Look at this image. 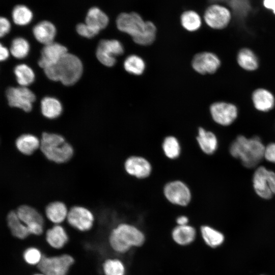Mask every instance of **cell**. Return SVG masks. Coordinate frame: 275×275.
Segmentation results:
<instances>
[{"label":"cell","instance_id":"cell-1","mask_svg":"<svg viewBox=\"0 0 275 275\" xmlns=\"http://www.w3.org/2000/svg\"><path fill=\"white\" fill-rule=\"evenodd\" d=\"M116 25L119 31L130 35L139 45H150L155 40V24L150 21L144 20L136 12L120 13L116 19Z\"/></svg>","mask_w":275,"mask_h":275},{"label":"cell","instance_id":"cell-2","mask_svg":"<svg viewBox=\"0 0 275 275\" xmlns=\"http://www.w3.org/2000/svg\"><path fill=\"white\" fill-rule=\"evenodd\" d=\"M265 146L258 136L248 139L238 135L230 146L229 152L233 157L240 160L246 168H253L264 158Z\"/></svg>","mask_w":275,"mask_h":275},{"label":"cell","instance_id":"cell-3","mask_svg":"<svg viewBox=\"0 0 275 275\" xmlns=\"http://www.w3.org/2000/svg\"><path fill=\"white\" fill-rule=\"evenodd\" d=\"M47 77L66 86L75 84L81 76L82 64L76 56L67 52L56 64L44 68Z\"/></svg>","mask_w":275,"mask_h":275},{"label":"cell","instance_id":"cell-4","mask_svg":"<svg viewBox=\"0 0 275 275\" xmlns=\"http://www.w3.org/2000/svg\"><path fill=\"white\" fill-rule=\"evenodd\" d=\"M40 150L49 161L56 163L68 161L73 156L72 146L59 134L44 132L40 140Z\"/></svg>","mask_w":275,"mask_h":275},{"label":"cell","instance_id":"cell-5","mask_svg":"<svg viewBox=\"0 0 275 275\" xmlns=\"http://www.w3.org/2000/svg\"><path fill=\"white\" fill-rule=\"evenodd\" d=\"M144 233L130 224L122 223L114 228L109 237L112 248L116 252L124 253L132 247L141 246L145 242Z\"/></svg>","mask_w":275,"mask_h":275},{"label":"cell","instance_id":"cell-6","mask_svg":"<svg viewBox=\"0 0 275 275\" xmlns=\"http://www.w3.org/2000/svg\"><path fill=\"white\" fill-rule=\"evenodd\" d=\"M253 184L258 196L271 199L275 195V173L263 166L259 167L254 173Z\"/></svg>","mask_w":275,"mask_h":275},{"label":"cell","instance_id":"cell-7","mask_svg":"<svg viewBox=\"0 0 275 275\" xmlns=\"http://www.w3.org/2000/svg\"><path fill=\"white\" fill-rule=\"evenodd\" d=\"M74 262L73 258L68 254L52 257L43 255L37 268L45 275H67Z\"/></svg>","mask_w":275,"mask_h":275},{"label":"cell","instance_id":"cell-8","mask_svg":"<svg viewBox=\"0 0 275 275\" xmlns=\"http://www.w3.org/2000/svg\"><path fill=\"white\" fill-rule=\"evenodd\" d=\"M124 48L117 40H101L98 45L96 56L98 61L104 66L111 67L116 62V57L121 55Z\"/></svg>","mask_w":275,"mask_h":275},{"label":"cell","instance_id":"cell-9","mask_svg":"<svg viewBox=\"0 0 275 275\" xmlns=\"http://www.w3.org/2000/svg\"><path fill=\"white\" fill-rule=\"evenodd\" d=\"M163 194L170 203L181 206H187L191 199L190 189L180 180L167 183L163 187Z\"/></svg>","mask_w":275,"mask_h":275},{"label":"cell","instance_id":"cell-10","mask_svg":"<svg viewBox=\"0 0 275 275\" xmlns=\"http://www.w3.org/2000/svg\"><path fill=\"white\" fill-rule=\"evenodd\" d=\"M9 104L12 107L30 112L36 97L34 93L26 87H11L6 91Z\"/></svg>","mask_w":275,"mask_h":275},{"label":"cell","instance_id":"cell-11","mask_svg":"<svg viewBox=\"0 0 275 275\" xmlns=\"http://www.w3.org/2000/svg\"><path fill=\"white\" fill-rule=\"evenodd\" d=\"M20 220L27 226L31 234L40 235L44 230V218L34 207L22 205L16 210Z\"/></svg>","mask_w":275,"mask_h":275},{"label":"cell","instance_id":"cell-12","mask_svg":"<svg viewBox=\"0 0 275 275\" xmlns=\"http://www.w3.org/2000/svg\"><path fill=\"white\" fill-rule=\"evenodd\" d=\"M231 14L230 10L217 4H212L204 12L206 23L211 28L216 30L226 28L230 22Z\"/></svg>","mask_w":275,"mask_h":275},{"label":"cell","instance_id":"cell-13","mask_svg":"<svg viewBox=\"0 0 275 275\" xmlns=\"http://www.w3.org/2000/svg\"><path fill=\"white\" fill-rule=\"evenodd\" d=\"M66 219L73 228L80 231H87L93 227L94 216L87 208L74 206L69 210Z\"/></svg>","mask_w":275,"mask_h":275},{"label":"cell","instance_id":"cell-14","mask_svg":"<svg viewBox=\"0 0 275 275\" xmlns=\"http://www.w3.org/2000/svg\"><path fill=\"white\" fill-rule=\"evenodd\" d=\"M210 112L213 120L223 126L231 125L238 116L237 107L232 103L224 101L212 103L210 107Z\"/></svg>","mask_w":275,"mask_h":275},{"label":"cell","instance_id":"cell-15","mask_svg":"<svg viewBox=\"0 0 275 275\" xmlns=\"http://www.w3.org/2000/svg\"><path fill=\"white\" fill-rule=\"evenodd\" d=\"M221 65L218 57L210 52H202L196 54L192 61V66L197 72L205 74L215 72Z\"/></svg>","mask_w":275,"mask_h":275},{"label":"cell","instance_id":"cell-16","mask_svg":"<svg viewBox=\"0 0 275 275\" xmlns=\"http://www.w3.org/2000/svg\"><path fill=\"white\" fill-rule=\"evenodd\" d=\"M124 169L129 175L139 179L148 177L152 171V166L149 161L139 156H131L127 158L124 162Z\"/></svg>","mask_w":275,"mask_h":275},{"label":"cell","instance_id":"cell-17","mask_svg":"<svg viewBox=\"0 0 275 275\" xmlns=\"http://www.w3.org/2000/svg\"><path fill=\"white\" fill-rule=\"evenodd\" d=\"M67 52L66 47L60 43L53 42L45 45L42 49L38 64L43 69L54 65Z\"/></svg>","mask_w":275,"mask_h":275},{"label":"cell","instance_id":"cell-18","mask_svg":"<svg viewBox=\"0 0 275 275\" xmlns=\"http://www.w3.org/2000/svg\"><path fill=\"white\" fill-rule=\"evenodd\" d=\"M252 99L255 108L263 112L270 111L275 104L274 95L270 91L264 88L256 89L253 92Z\"/></svg>","mask_w":275,"mask_h":275},{"label":"cell","instance_id":"cell-19","mask_svg":"<svg viewBox=\"0 0 275 275\" xmlns=\"http://www.w3.org/2000/svg\"><path fill=\"white\" fill-rule=\"evenodd\" d=\"M212 4L222 3L227 5L234 16L238 20L245 19L252 11L250 0H209Z\"/></svg>","mask_w":275,"mask_h":275},{"label":"cell","instance_id":"cell-20","mask_svg":"<svg viewBox=\"0 0 275 275\" xmlns=\"http://www.w3.org/2000/svg\"><path fill=\"white\" fill-rule=\"evenodd\" d=\"M56 32L53 24L46 20L39 22L33 29V33L36 39L44 45L53 42Z\"/></svg>","mask_w":275,"mask_h":275},{"label":"cell","instance_id":"cell-21","mask_svg":"<svg viewBox=\"0 0 275 275\" xmlns=\"http://www.w3.org/2000/svg\"><path fill=\"white\" fill-rule=\"evenodd\" d=\"M197 141L202 151L206 154H213L217 148L218 142L216 135L202 127L198 129Z\"/></svg>","mask_w":275,"mask_h":275},{"label":"cell","instance_id":"cell-22","mask_svg":"<svg viewBox=\"0 0 275 275\" xmlns=\"http://www.w3.org/2000/svg\"><path fill=\"white\" fill-rule=\"evenodd\" d=\"M68 211L66 205L61 201L50 203L45 210L47 218L55 225H60L67 219Z\"/></svg>","mask_w":275,"mask_h":275},{"label":"cell","instance_id":"cell-23","mask_svg":"<svg viewBox=\"0 0 275 275\" xmlns=\"http://www.w3.org/2000/svg\"><path fill=\"white\" fill-rule=\"evenodd\" d=\"M40 140L32 134H23L18 137L15 141L17 150L22 154L30 155L40 148Z\"/></svg>","mask_w":275,"mask_h":275},{"label":"cell","instance_id":"cell-24","mask_svg":"<svg viewBox=\"0 0 275 275\" xmlns=\"http://www.w3.org/2000/svg\"><path fill=\"white\" fill-rule=\"evenodd\" d=\"M7 222L11 234L16 238L24 239L31 234L27 226L18 217L16 210H11L8 213Z\"/></svg>","mask_w":275,"mask_h":275},{"label":"cell","instance_id":"cell-25","mask_svg":"<svg viewBox=\"0 0 275 275\" xmlns=\"http://www.w3.org/2000/svg\"><path fill=\"white\" fill-rule=\"evenodd\" d=\"M46 240L53 248H62L68 242V236L65 229L60 225H55L46 232Z\"/></svg>","mask_w":275,"mask_h":275},{"label":"cell","instance_id":"cell-26","mask_svg":"<svg viewBox=\"0 0 275 275\" xmlns=\"http://www.w3.org/2000/svg\"><path fill=\"white\" fill-rule=\"evenodd\" d=\"M196 236L195 229L188 225H178L172 232L173 239L180 245H186L191 243L195 239Z\"/></svg>","mask_w":275,"mask_h":275},{"label":"cell","instance_id":"cell-27","mask_svg":"<svg viewBox=\"0 0 275 275\" xmlns=\"http://www.w3.org/2000/svg\"><path fill=\"white\" fill-rule=\"evenodd\" d=\"M85 21L87 24L100 32L107 26L109 18L101 9L93 7L88 11Z\"/></svg>","mask_w":275,"mask_h":275},{"label":"cell","instance_id":"cell-28","mask_svg":"<svg viewBox=\"0 0 275 275\" xmlns=\"http://www.w3.org/2000/svg\"><path fill=\"white\" fill-rule=\"evenodd\" d=\"M41 109L45 117L52 119L61 114L62 105L58 99L52 97H45L41 100Z\"/></svg>","mask_w":275,"mask_h":275},{"label":"cell","instance_id":"cell-29","mask_svg":"<svg viewBox=\"0 0 275 275\" xmlns=\"http://www.w3.org/2000/svg\"><path fill=\"white\" fill-rule=\"evenodd\" d=\"M237 61L240 67L247 71L256 70L259 66L258 58L250 49L244 48L237 53Z\"/></svg>","mask_w":275,"mask_h":275},{"label":"cell","instance_id":"cell-30","mask_svg":"<svg viewBox=\"0 0 275 275\" xmlns=\"http://www.w3.org/2000/svg\"><path fill=\"white\" fill-rule=\"evenodd\" d=\"M180 22L184 29L189 32H194L200 28L202 19L197 12L190 10L185 11L181 14Z\"/></svg>","mask_w":275,"mask_h":275},{"label":"cell","instance_id":"cell-31","mask_svg":"<svg viewBox=\"0 0 275 275\" xmlns=\"http://www.w3.org/2000/svg\"><path fill=\"white\" fill-rule=\"evenodd\" d=\"M201 233L205 243L212 248L220 245L224 240V236L221 232L209 226H202Z\"/></svg>","mask_w":275,"mask_h":275},{"label":"cell","instance_id":"cell-32","mask_svg":"<svg viewBox=\"0 0 275 275\" xmlns=\"http://www.w3.org/2000/svg\"><path fill=\"white\" fill-rule=\"evenodd\" d=\"M14 74L18 83L22 87H27L35 80V74L32 69L24 64L17 65L14 68Z\"/></svg>","mask_w":275,"mask_h":275},{"label":"cell","instance_id":"cell-33","mask_svg":"<svg viewBox=\"0 0 275 275\" xmlns=\"http://www.w3.org/2000/svg\"><path fill=\"white\" fill-rule=\"evenodd\" d=\"M12 16L14 22L18 25L29 24L33 17L31 10L23 5L16 6L13 9Z\"/></svg>","mask_w":275,"mask_h":275},{"label":"cell","instance_id":"cell-34","mask_svg":"<svg viewBox=\"0 0 275 275\" xmlns=\"http://www.w3.org/2000/svg\"><path fill=\"white\" fill-rule=\"evenodd\" d=\"M125 70L129 73L140 75L145 68V62L140 57L132 54L127 57L124 62Z\"/></svg>","mask_w":275,"mask_h":275},{"label":"cell","instance_id":"cell-35","mask_svg":"<svg viewBox=\"0 0 275 275\" xmlns=\"http://www.w3.org/2000/svg\"><path fill=\"white\" fill-rule=\"evenodd\" d=\"M162 147L165 155L170 159H175L180 155V144L178 140L173 136L166 137L163 140Z\"/></svg>","mask_w":275,"mask_h":275},{"label":"cell","instance_id":"cell-36","mask_svg":"<svg viewBox=\"0 0 275 275\" xmlns=\"http://www.w3.org/2000/svg\"><path fill=\"white\" fill-rule=\"evenodd\" d=\"M30 45L28 41L21 37H17L12 42L10 52L15 58L21 59L29 53Z\"/></svg>","mask_w":275,"mask_h":275},{"label":"cell","instance_id":"cell-37","mask_svg":"<svg viewBox=\"0 0 275 275\" xmlns=\"http://www.w3.org/2000/svg\"><path fill=\"white\" fill-rule=\"evenodd\" d=\"M105 275H124L125 268L123 263L117 259L106 260L103 264Z\"/></svg>","mask_w":275,"mask_h":275},{"label":"cell","instance_id":"cell-38","mask_svg":"<svg viewBox=\"0 0 275 275\" xmlns=\"http://www.w3.org/2000/svg\"><path fill=\"white\" fill-rule=\"evenodd\" d=\"M43 255L37 248L31 247L26 249L23 254L24 261L31 265H38L40 262Z\"/></svg>","mask_w":275,"mask_h":275},{"label":"cell","instance_id":"cell-39","mask_svg":"<svg viewBox=\"0 0 275 275\" xmlns=\"http://www.w3.org/2000/svg\"><path fill=\"white\" fill-rule=\"evenodd\" d=\"M76 30L77 33L80 36L91 38L97 35L99 33V31L94 29L91 26L87 24L86 23H78L76 27Z\"/></svg>","mask_w":275,"mask_h":275},{"label":"cell","instance_id":"cell-40","mask_svg":"<svg viewBox=\"0 0 275 275\" xmlns=\"http://www.w3.org/2000/svg\"><path fill=\"white\" fill-rule=\"evenodd\" d=\"M264 158L275 163V143H271L265 147Z\"/></svg>","mask_w":275,"mask_h":275},{"label":"cell","instance_id":"cell-41","mask_svg":"<svg viewBox=\"0 0 275 275\" xmlns=\"http://www.w3.org/2000/svg\"><path fill=\"white\" fill-rule=\"evenodd\" d=\"M11 24L9 21L5 17H1L0 18V36H4L10 30Z\"/></svg>","mask_w":275,"mask_h":275},{"label":"cell","instance_id":"cell-42","mask_svg":"<svg viewBox=\"0 0 275 275\" xmlns=\"http://www.w3.org/2000/svg\"><path fill=\"white\" fill-rule=\"evenodd\" d=\"M9 56V51L5 47L1 44L0 47V60L1 61L6 60Z\"/></svg>","mask_w":275,"mask_h":275},{"label":"cell","instance_id":"cell-43","mask_svg":"<svg viewBox=\"0 0 275 275\" xmlns=\"http://www.w3.org/2000/svg\"><path fill=\"white\" fill-rule=\"evenodd\" d=\"M264 6L269 10H271L275 14V0H263Z\"/></svg>","mask_w":275,"mask_h":275},{"label":"cell","instance_id":"cell-44","mask_svg":"<svg viewBox=\"0 0 275 275\" xmlns=\"http://www.w3.org/2000/svg\"><path fill=\"white\" fill-rule=\"evenodd\" d=\"M188 218L185 215L179 216L176 219V223L179 226L188 225Z\"/></svg>","mask_w":275,"mask_h":275},{"label":"cell","instance_id":"cell-45","mask_svg":"<svg viewBox=\"0 0 275 275\" xmlns=\"http://www.w3.org/2000/svg\"><path fill=\"white\" fill-rule=\"evenodd\" d=\"M34 275H45V274L41 272V273H36Z\"/></svg>","mask_w":275,"mask_h":275}]
</instances>
